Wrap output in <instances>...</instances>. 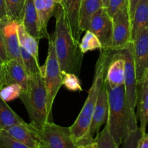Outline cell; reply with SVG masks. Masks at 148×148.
Listing matches in <instances>:
<instances>
[{"instance_id":"35","label":"cell","mask_w":148,"mask_h":148,"mask_svg":"<svg viewBox=\"0 0 148 148\" xmlns=\"http://www.w3.org/2000/svg\"><path fill=\"white\" fill-rule=\"evenodd\" d=\"M0 19L1 21H7L8 20L7 17V7L4 0H0Z\"/></svg>"},{"instance_id":"24","label":"cell","mask_w":148,"mask_h":148,"mask_svg":"<svg viewBox=\"0 0 148 148\" xmlns=\"http://www.w3.org/2000/svg\"><path fill=\"white\" fill-rule=\"evenodd\" d=\"M20 55L23 66L27 76L41 73V66H39L38 61L22 46H20Z\"/></svg>"},{"instance_id":"19","label":"cell","mask_w":148,"mask_h":148,"mask_svg":"<svg viewBox=\"0 0 148 148\" xmlns=\"http://www.w3.org/2000/svg\"><path fill=\"white\" fill-rule=\"evenodd\" d=\"M22 25L25 31L35 38H42L38 27L37 12L35 7L34 0H25L23 12H22Z\"/></svg>"},{"instance_id":"10","label":"cell","mask_w":148,"mask_h":148,"mask_svg":"<svg viewBox=\"0 0 148 148\" xmlns=\"http://www.w3.org/2000/svg\"><path fill=\"white\" fill-rule=\"evenodd\" d=\"M133 57L137 82L148 70V27L139 32L132 40Z\"/></svg>"},{"instance_id":"26","label":"cell","mask_w":148,"mask_h":148,"mask_svg":"<svg viewBox=\"0 0 148 148\" xmlns=\"http://www.w3.org/2000/svg\"><path fill=\"white\" fill-rule=\"evenodd\" d=\"M9 20H14L21 23L22 12L25 0H4Z\"/></svg>"},{"instance_id":"23","label":"cell","mask_w":148,"mask_h":148,"mask_svg":"<svg viewBox=\"0 0 148 148\" xmlns=\"http://www.w3.org/2000/svg\"><path fill=\"white\" fill-rule=\"evenodd\" d=\"M20 46L24 48L26 51L31 53L37 61H38V40L29 35L25 30L22 23H19L17 26Z\"/></svg>"},{"instance_id":"17","label":"cell","mask_w":148,"mask_h":148,"mask_svg":"<svg viewBox=\"0 0 148 148\" xmlns=\"http://www.w3.org/2000/svg\"><path fill=\"white\" fill-rule=\"evenodd\" d=\"M137 116L142 134L146 132L148 124V70L137 82Z\"/></svg>"},{"instance_id":"8","label":"cell","mask_w":148,"mask_h":148,"mask_svg":"<svg viewBox=\"0 0 148 148\" xmlns=\"http://www.w3.org/2000/svg\"><path fill=\"white\" fill-rule=\"evenodd\" d=\"M118 51L121 53L125 62L124 85L126 97L130 108L134 111L137 106V80L133 57L132 41L130 42L125 47L118 49Z\"/></svg>"},{"instance_id":"14","label":"cell","mask_w":148,"mask_h":148,"mask_svg":"<svg viewBox=\"0 0 148 148\" xmlns=\"http://www.w3.org/2000/svg\"><path fill=\"white\" fill-rule=\"evenodd\" d=\"M14 140L30 148H41L38 130L29 123L16 124L3 130Z\"/></svg>"},{"instance_id":"6","label":"cell","mask_w":148,"mask_h":148,"mask_svg":"<svg viewBox=\"0 0 148 148\" xmlns=\"http://www.w3.org/2000/svg\"><path fill=\"white\" fill-rule=\"evenodd\" d=\"M38 133L41 148H77L70 127H62L49 121L38 130Z\"/></svg>"},{"instance_id":"13","label":"cell","mask_w":148,"mask_h":148,"mask_svg":"<svg viewBox=\"0 0 148 148\" xmlns=\"http://www.w3.org/2000/svg\"><path fill=\"white\" fill-rule=\"evenodd\" d=\"M108 115V95L105 82L101 85L96 105L94 109L92 121L90 127L91 137L95 138L99 134V130L103 124H106Z\"/></svg>"},{"instance_id":"37","label":"cell","mask_w":148,"mask_h":148,"mask_svg":"<svg viewBox=\"0 0 148 148\" xmlns=\"http://www.w3.org/2000/svg\"><path fill=\"white\" fill-rule=\"evenodd\" d=\"M139 0H128V6H129V11H130V18L132 20L133 14H134V10H135L136 5H137V2Z\"/></svg>"},{"instance_id":"9","label":"cell","mask_w":148,"mask_h":148,"mask_svg":"<svg viewBox=\"0 0 148 148\" xmlns=\"http://www.w3.org/2000/svg\"><path fill=\"white\" fill-rule=\"evenodd\" d=\"M88 30L93 33L99 39L101 49H111L112 43V18L108 15L105 7L97 10L91 17Z\"/></svg>"},{"instance_id":"3","label":"cell","mask_w":148,"mask_h":148,"mask_svg":"<svg viewBox=\"0 0 148 148\" xmlns=\"http://www.w3.org/2000/svg\"><path fill=\"white\" fill-rule=\"evenodd\" d=\"M106 88L108 115L106 126L114 141L120 146L133 130L139 128L137 116L127 102L124 85L114 88Z\"/></svg>"},{"instance_id":"32","label":"cell","mask_w":148,"mask_h":148,"mask_svg":"<svg viewBox=\"0 0 148 148\" xmlns=\"http://www.w3.org/2000/svg\"><path fill=\"white\" fill-rule=\"evenodd\" d=\"M127 3H128V0H108L106 10L108 15L112 17L120 8H121L124 4Z\"/></svg>"},{"instance_id":"34","label":"cell","mask_w":148,"mask_h":148,"mask_svg":"<svg viewBox=\"0 0 148 148\" xmlns=\"http://www.w3.org/2000/svg\"><path fill=\"white\" fill-rule=\"evenodd\" d=\"M137 148H148V133L145 132L141 134L137 142Z\"/></svg>"},{"instance_id":"25","label":"cell","mask_w":148,"mask_h":148,"mask_svg":"<svg viewBox=\"0 0 148 148\" xmlns=\"http://www.w3.org/2000/svg\"><path fill=\"white\" fill-rule=\"evenodd\" d=\"M80 51L85 53L88 51H94L95 49H101L102 46L97 36L90 30H85V33L79 44Z\"/></svg>"},{"instance_id":"29","label":"cell","mask_w":148,"mask_h":148,"mask_svg":"<svg viewBox=\"0 0 148 148\" xmlns=\"http://www.w3.org/2000/svg\"><path fill=\"white\" fill-rule=\"evenodd\" d=\"M62 85L69 91H82L80 81L77 75L73 73L62 74Z\"/></svg>"},{"instance_id":"11","label":"cell","mask_w":148,"mask_h":148,"mask_svg":"<svg viewBox=\"0 0 148 148\" xmlns=\"http://www.w3.org/2000/svg\"><path fill=\"white\" fill-rule=\"evenodd\" d=\"M19 23L14 20L0 22V33L4 41L6 52L9 59L22 63L20 46L19 43L17 26Z\"/></svg>"},{"instance_id":"41","label":"cell","mask_w":148,"mask_h":148,"mask_svg":"<svg viewBox=\"0 0 148 148\" xmlns=\"http://www.w3.org/2000/svg\"><path fill=\"white\" fill-rule=\"evenodd\" d=\"M1 19H0V22H1Z\"/></svg>"},{"instance_id":"21","label":"cell","mask_w":148,"mask_h":148,"mask_svg":"<svg viewBox=\"0 0 148 148\" xmlns=\"http://www.w3.org/2000/svg\"><path fill=\"white\" fill-rule=\"evenodd\" d=\"M103 6L102 0H81L79 27L82 32L88 30L92 14Z\"/></svg>"},{"instance_id":"1","label":"cell","mask_w":148,"mask_h":148,"mask_svg":"<svg viewBox=\"0 0 148 148\" xmlns=\"http://www.w3.org/2000/svg\"><path fill=\"white\" fill-rule=\"evenodd\" d=\"M111 53L112 49H101L99 57L95 65L93 80L91 88L88 91L87 99L77 118L70 127L71 134L76 145L88 143L95 140L90 134V127L98 94L101 85L104 82V77Z\"/></svg>"},{"instance_id":"2","label":"cell","mask_w":148,"mask_h":148,"mask_svg":"<svg viewBox=\"0 0 148 148\" xmlns=\"http://www.w3.org/2000/svg\"><path fill=\"white\" fill-rule=\"evenodd\" d=\"M53 15L56 26L52 37L61 72L79 75L83 53L80 51L79 43H76L72 37L60 4H56Z\"/></svg>"},{"instance_id":"36","label":"cell","mask_w":148,"mask_h":148,"mask_svg":"<svg viewBox=\"0 0 148 148\" xmlns=\"http://www.w3.org/2000/svg\"><path fill=\"white\" fill-rule=\"evenodd\" d=\"M77 148H98V144L95 140L91 142L85 143H81V144L77 145Z\"/></svg>"},{"instance_id":"33","label":"cell","mask_w":148,"mask_h":148,"mask_svg":"<svg viewBox=\"0 0 148 148\" xmlns=\"http://www.w3.org/2000/svg\"><path fill=\"white\" fill-rule=\"evenodd\" d=\"M8 60H10V59L7 56L4 41H3L2 37H1V33H0V65L4 64V62H7Z\"/></svg>"},{"instance_id":"22","label":"cell","mask_w":148,"mask_h":148,"mask_svg":"<svg viewBox=\"0 0 148 148\" xmlns=\"http://www.w3.org/2000/svg\"><path fill=\"white\" fill-rule=\"evenodd\" d=\"M25 121L17 115L11 108L9 106L6 101L0 97V131L16 125L23 124Z\"/></svg>"},{"instance_id":"28","label":"cell","mask_w":148,"mask_h":148,"mask_svg":"<svg viewBox=\"0 0 148 148\" xmlns=\"http://www.w3.org/2000/svg\"><path fill=\"white\" fill-rule=\"evenodd\" d=\"M22 91L21 87L17 84L6 85L0 90V97L4 101L8 102L16 98H20Z\"/></svg>"},{"instance_id":"5","label":"cell","mask_w":148,"mask_h":148,"mask_svg":"<svg viewBox=\"0 0 148 148\" xmlns=\"http://www.w3.org/2000/svg\"><path fill=\"white\" fill-rule=\"evenodd\" d=\"M48 40V55L44 65L41 66V73L47 93V115L49 121H52V107L55 98L62 85V74L55 53L53 37L51 36Z\"/></svg>"},{"instance_id":"12","label":"cell","mask_w":148,"mask_h":148,"mask_svg":"<svg viewBox=\"0 0 148 148\" xmlns=\"http://www.w3.org/2000/svg\"><path fill=\"white\" fill-rule=\"evenodd\" d=\"M125 62L118 50H113L107 66L104 82L111 88L124 85Z\"/></svg>"},{"instance_id":"38","label":"cell","mask_w":148,"mask_h":148,"mask_svg":"<svg viewBox=\"0 0 148 148\" xmlns=\"http://www.w3.org/2000/svg\"><path fill=\"white\" fill-rule=\"evenodd\" d=\"M4 86V77H3V73H2V69H1V65H0V90L2 89V88Z\"/></svg>"},{"instance_id":"18","label":"cell","mask_w":148,"mask_h":148,"mask_svg":"<svg viewBox=\"0 0 148 148\" xmlns=\"http://www.w3.org/2000/svg\"><path fill=\"white\" fill-rule=\"evenodd\" d=\"M35 7L38 20V27L41 38L49 39L47 25L51 17L53 15L56 2L54 0H34Z\"/></svg>"},{"instance_id":"31","label":"cell","mask_w":148,"mask_h":148,"mask_svg":"<svg viewBox=\"0 0 148 148\" xmlns=\"http://www.w3.org/2000/svg\"><path fill=\"white\" fill-rule=\"evenodd\" d=\"M141 134L142 133L139 128L133 130L119 148H137V142Z\"/></svg>"},{"instance_id":"40","label":"cell","mask_w":148,"mask_h":148,"mask_svg":"<svg viewBox=\"0 0 148 148\" xmlns=\"http://www.w3.org/2000/svg\"><path fill=\"white\" fill-rule=\"evenodd\" d=\"M62 0H54V1L56 2V4H60L62 2Z\"/></svg>"},{"instance_id":"39","label":"cell","mask_w":148,"mask_h":148,"mask_svg":"<svg viewBox=\"0 0 148 148\" xmlns=\"http://www.w3.org/2000/svg\"><path fill=\"white\" fill-rule=\"evenodd\" d=\"M102 2H103V7H106L107 4H108V0H102Z\"/></svg>"},{"instance_id":"4","label":"cell","mask_w":148,"mask_h":148,"mask_svg":"<svg viewBox=\"0 0 148 148\" xmlns=\"http://www.w3.org/2000/svg\"><path fill=\"white\" fill-rule=\"evenodd\" d=\"M20 98L29 116L30 124L36 130H40L50 121L47 115V93L42 73L27 76V87L22 91Z\"/></svg>"},{"instance_id":"16","label":"cell","mask_w":148,"mask_h":148,"mask_svg":"<svg viewBox=\"0 0 148 148\" xmlns=\"http://www.w3.org/2000/svg\"><path fill=\"white\" fill-rule=\"evenodd\" d=\"M4 77V86L17 84L25 90L27 83V75L23 64L16 60L10 59L1 65Z\"/></svg>"},{"instance_id":"7","label":"cell","mask_w":148,"mask_h":148,"mask_svg":"<svg viewBox=\"0 0 148 148\" xmlns=\"http://www.w3.org/2000/svg\"><path fill=\"white\" fill-rule=\"evenodd\" d=\"M111 18L113 33L111 49L118 50L132 42L131 18L128 3L120 8Z\"/></svg>"},{"instance_id":"30","label":"cell","mask_w":148,"mask_h":148,"mask_svg":"<svg viewBox=\"0 0 148 148\" xmlns=\"http://www.w3.org/2000/svg\"><path fill=\"white\" fill-rule=\"evenodd\" d=\"M0 148H30L14 140L5 132L0 131Z\"/></svg>"},{"instance_id":"20","label":"cell","mask_w":148,"mask_h":148,"mask_svg":"<svg viewBox=\"0 0 148 148\" xmlns=\"http://www.w3.org/2000/svg\"><path fill=\"white\" fill-rule=\"evenodd\" d=\"M132 41L139 32L148 27V0H139L131 20Z\"/></svg>"},{"instance_id":"27","label":"cell","mask_w":148,"mask_h":148,"mask_svg":"<svg viewBox=\"0 0 148 148\" xmlns=\"http://www.w3.org/2000/svg\"><path fill=\"white\" fill-rule=\"evenodd\" d=\"M95 140L97 142L98 148H119V147L111 137L106 126H105L103 131L95 137Z\"/></svg>"},{"instance_id":"15","label":"cell","mask_w":148,"mask_h":148,"mask_svg":"<svg viewBox=\"0 0 148 148\" xmlns=\"http://www.w3.org/2000/svg\"><path fill=\"white\" fill-rule=\"evenodd\" d=\"M60 4L72 37L75 42L79 44V39L82 33L79 27L81 0H62Z\"/></svg>"}]
</instances>
